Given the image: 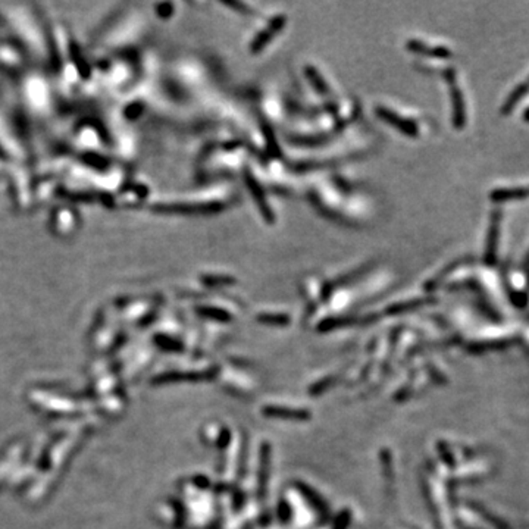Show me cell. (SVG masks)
<instances>
[{
	"instance_id": "1",
	"label": "cell",
	"mask_w": 529,
	"mask_h": 529,
	"mask_svg": "<svg viewBox=\"0 0 529 529\" xmlns=\"http://www.w3.org/2000/svg\"><path fill=\"white\" fill-rule=\"evenodd\" d=\"M446 78L450 85V97H451V105H453V125L456 129H463L466 124V107H465V100L462 90L456 81V72L454 69H447L446 71Z\"/></svg>"
},
{
	"instance_id": "2",
	"label": "cell",
	"mask_w": 529,
	"mask_h": 529,
	"mask_svg": "<svg viewBox=\"0 0 529 529\" xmlns=\"http://www.w3.org/2000/svg\"><path fill=\"white\" fill-rule=\"evenodd\" d=\"M500 224H501V212L496 210L491 213L489 220V228L487 235V243H485V253H484V261L487 265H494L497 261V249H499V240H500Z\"/></svg>"
},
{
	"instance_id": "3",
	"label": "cell",
	"mask_w": 529,
	"mask_h": 529,
	"mask_svg": "<svg viewBox=\"0 0 529 529\" xmlns=\"http://www.w3.org/2000/svg\"><path fill=\"white\" fill-rule=\"evenodd\" d=\"M376 112L382 119L387 121L393 126H396V129L403 134L410 136V137H416L419 134L417 125L413 121H409L403 117H400L396 112H393V111H390V109H386V107H378Z\"/></svg>"
},
{
	"instance_id": "4",
	"label": "cell",
	"mask_w": 529,
	"mask_h": 529,
	"mask_svg": "<svg viewBox=\"0 0 529 529\" xmlns=\"http://www.w3.org/2000/svg\"><path fill=\"white\" fill-rule=\"evenodd\" d=\"M408 49L416 53L427 54V57H434V58H450L451 52L444 47V46H429L427 43H422L419 40H409L408 42Z\"/></svg>"
},
{
	"instance_id": "5",
	"label": "cell",
	"mask_w": 529,
	"mask_h": 529,
	"mask_svg": "<svg viewBox=\"0 0 529 529\" xmlns=\"http://www.w3.org/2000/svg\"><path fill=\"white\" fill-rule=\"evenodd\" d=\"M529 196L528 189L523 187H513V189H497L491 191L489 197L492 202L496 203H504V202H513V200H522Z\"/></svg>"
},
{
	"instance_id": "6",
	"label": "cell",
	"mask_w": 529,
	"mask_h": 529,
	"mask_svg": "<svg viewBox=\"0 0 529 529\" xmlns=\"http://www.w3.org/2000/svg\"><path fill=\"white\" fill-rule=\"evenodd\" d=\"M284 21H285V18H278V20L273 21V23L271 24V27H269L265 32H262V34L259 35V37H258V40L253 43V50H254V52L262 50V49L266 46V43L269 42V39L273 37V34H275L281 27H284Z\"/></svg>"
},
{
	"instance_id": "7",
	"label": "cell",
	"mask_w": 529,
	"mask_h": 529,
	"mask_svg": "<svg viewBox=\"0 0 529 529\" xmlns=\"http://www.w3.org/2000/svg\"><path fill=\"white\" fill-rule=\"evenodd\" d=\"M249 184H250V187H251V189H250V190H251V194H253L254 200H256V203L259 205V208H261L263 216L266 218V220H272V210H269V208H268V205H266V202H265V196H263L261 187L256 186V182H254V179H253L250 175H249Z\"/></svg>"
},
{
	"instance_id": "8",
	"label": "cell",
	"mask_w": 529,
	"mask_h": 529,
	"mask_svg": "<svg viewBox=\"0 0 529 529\" xmlns=\"http://www.w3.org/2000/svg\"><path fill=\"white\" fill-rule=\"evenodd\" d=\"M525 272H526V275L529 277V251H528L526 258H525Z\"/></svg>"
},
{
	"instance_id": "9",
	"label": "cell",
	"mask_w": 529,
	"mask_h": 529,
	"mask_svg": "<svg viewBox=\"0 0 529 529\" xmlns=\"http://www.w3.org/2000/svg\"><path fill=\"white\" fill-rule=\"evenodd\" d=\"M523 118H525V121H526V122H529V109H526V111H525V114H523Z\"/></svg>"
},
{
	"instance_id": "10",
	"label": "cell",
	"mask_w": 529,
	"mask_h": 529,
	"mask_svg": "<svg viewBox=\"0 0 529 529\" xmlns=\"http://www.w3.org/2000/svg\"><path fill=\"white\" fill-rule=\"evenodd\" d=\"M522 84H523V85H525V87H526V90H528V91H529V78H528V80H526V81H525V83H522Z\"/></svg>"
},
{
	"instance_id": "11",
	"label": "cell",
	"mask_w": 529,
	"mask_h": 529,
	"mask_svg": "<svg viewBox=\"0 0 529 529\" xmlns=\"http://www.w3.org/2000/svg\"><path fill=\"white\" fill-rule=\"evenodd\" d=\"M528 191H529V189H528Z\"/></svg>"
}]
</instances>
